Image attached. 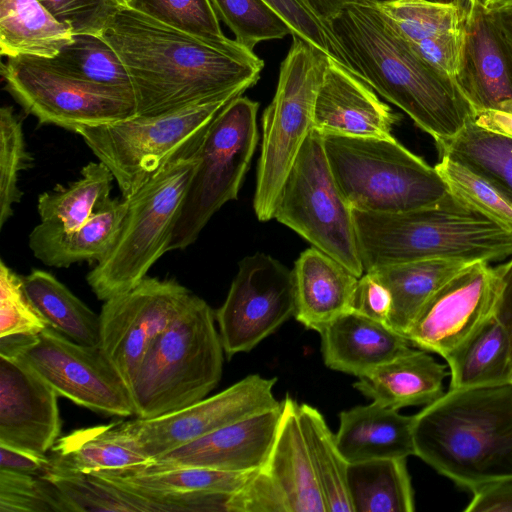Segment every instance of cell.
I'll return each instance as SVG.
<instances>
[{
  "mask_svg": "<svg viewBox=\"0 0 512 512\" xmlns=\"http://www.w3.org/2000/svg\"><path fill=\"white\" fill-rule=\"evenodd\" d=\"M197 153L171 163L127 199L128 208L113 246L86 277L99 300L134 287L167 252L198 162Z\"/></svg>",
  "mask_w": 512,
  "mask_h": 512,
  "instance_id": "cell-8",
  "label": "cell"
},
{
  "mask_svg": "<svg viewBox=\"0 0 512 512\" xmlns=\"http://www.w3.org/2000/svg\"><path fill=\"white\" fill-rule=\"evenodd\" d=\"M467 39L468 24L457 32L407 44L433 69L444 76L462 82L467 64Z\"/></svg>",
  "mask_w": 512,
  "mask_h": 512,
  "instance_id": "cell-49",
  "label": "cell"
},
{
  "mask_svg": "<svg viewBox=\"0 0 512 512\" xmlns=\"http://www.w3.org/2000/svg\"><path fill=\"white\" fill-rule=\"evenodd\" d=\"M353 211L364 273L424 259L490 263L512 256V232L451 193L408 212Z\"/></svg>",
  "mask_w": 512,
  "mask_h": 512,
  "instance_id": "cell-4",
  "label": "cell"
},
{
  "mask_svg": "<svg viewBox=\"0 0 512 512\" xmlns=\"http://www.w3.org/2000/svg\"><path fill=\"white\" fill-rule=\"evenodd\" d=\"M446 366L411 347L358 378L354 387L373 402L399 410L428 405L444 394Z\"/></svg>",
  "mask_w": 512,
  "mask_h": 512,
  "instance_id": "cell-27",
  "label": "cell"
},
{
  "mask_svg": "<svg viewBox=\"0 0 512 512\" xmlns=\"http://www.w3.org/2000/svg\"><path fill=\"white\" fill-rule=\"evenodd\" d=\"M354 512H413L414 493L406 458L374 459L348 466Z\"/></svg>",
  "mask_w": 512,
  "mask_h": 512,
  "instance_id": "cell-34",
  "label": "cell"
},
{
  "mask_svg": "<svg viewBox=\"0 0 512 512\" xmlns=\"http://www.w3.org/2000/svg\"><path fill=\"white\" fill-rule=\"evenodd\" d=\"M295 34L353 71L323 16L309 0H265Z\"/></svg>",
  "mask_w": 512,
  "mask_h": 512,
  "instance_id": "cell-47",
  "label": "cell"
},
{
  "mask_svg": "<svg viewBox=\"0 0 512 512\" xmlns=\"http://www.w3.org/2000/svg\"><path fill=\"white\" fill-rule=\"evenodd\" d=\"M298 412L327 512H354L348 488L349 463L338 448L335 434L315 407L299 404Z\"/></svg>",
  "mask_w": 512,
  "mask_h": 512,
  "instance_id": "cell-36",
  "label": "cell"
},
{
  "mask_svg": "<svg viewBox=\"0 0 512 512\" xmlns=\"http://www.w3.org/2000/svg\"><path fill=\"white\" fill-rule=\"evenodd\" d=\"M435 145L439 157L447 156L481 175L512 203V139L471 120L456 136Z\"/></svg>",
  "mask_w": 512,
  "mask_h": 512,
  "instance_id": "cell-35",
  "label": "cell"
},
{
  "mask_svg": "<svg viewBox=\"0 0 512 512\" xmlns=\"http://www.w3.org/2000/svg\"><path fill=\"white\" fill-rule=\"evenodd\" d=\"M119 422L74 430L52 447V460L83 473L122 470L151 462Z\"/></svg>",
  "mask_w": 512,
  "mask_h": 512,
  "instance_id": "cell-30",
  "label": "cell"
},
{
  "mask_svg": "<svg viewBox=\"0 0 512 512\" xmlns=\"http://www.w3.org/2000/svg\"><path fill=\"white\" fill-rule=\"evenodd\" d=\"M58 396L26 362L0 354V444L45 455L61 432Z\"/></svg>",
  "mask_w": 512,
  "mask_h": 512,
  "instance_id": "cell-19",
  "label": "cell"
},
{
  "mask_svg": "<svg viewBox=\"0 0 512 512\" xmlns=\"http://www.w3.org/2000/svg\"><path fill=\"white\" fill-rule=\"evenodd\" d=\"M101 37L127 69L138 116L241 96L264 67L259 57L236 56L132 8L120 9Z\"/></svg>",
  "mask_w": 512,
  "mask_h": 512,
  "instance_id": "cell-1",
  "label": "cell"
},
{
  "mask_svg": "<svg viewBox=\"0 0 512 512\" xmlns=\"http://www.w3.org/2000/svg\"><path fill=\"white\" fill-rule=\"evenodd\" d=\"M42 476L57 487L70 512L151 511L144 500L128 491L95 474L68 469L51 457Z\"/></svg>",
  "mask_w": 512,
  "mask_h": 512,
  "instance_id": "cell-39",
  "label": "cell"
},
{
  "mask_svg": "<svg viewBox=\"0 0 512 512\" xmlns=\"http://www.w3.org/2000/svg\"><path fill=\"white\" fill-rule=\"evenodd\" d=\"M25 291L47 324L87 346H100V315L50 272L34 269L22 276Z\"/></svg>",
  "mask_w": 512,
  "mask_h": 512,
  "instance_id": "cell-33",
  "label": "cell"
},
{
  "mask_svg": "<svg viewBox=\"0 0 512 512\" xmlns=\"http://www.w3.org/2000/svg\"><path fill=\"white\" fill-rule=\"evenodd\" d=\"M215 320L208 303L191 294L152 343L129 387L136 418L183 409L218 385L225 352Z\"/></svg>",
  "mask_w": 512,
  "mask_h": 512,
  "instance_id": "cell-5",
  "label": "cell"
},
{
  "mask_svg": "<svg viewBox=\"0 0 512 512\" xmlns=\"http://www.w3.org/2000/svg\"><path fill=\"white\" fill-rule=\"evenodd\" d=\"M0 354L33 368L60 396L113 416H135L130 389L101 346L74 342L48 326L37 334L0 337Z\"/></svg>",
  "mask_w": 512,
  "mask_h": 512,
  "instance_id": "cell-12",
  "label": "cell"
},
{
  "mask_svg": "<svg viewBox=\"0 0 512 512\" xmlns=\"http://www.w3.org/2000/svg\"><path fill=\"white\" fill-rule=\"evenodd\" d=\"M356 276L364 274L354 211L331 173L323 134L309 132L279 194L274 216Z\"/></svg>",
  "mask_w": 512,
  "mask_h": 512,
  "instance_id": "cell-11",
  "label": "cell"
},
{
  "mask_svg": "<svg viewBox=\"0 0 512 512\" xmlns=\"http://www.w3.org/2000/svg\"><path fill=\"white\" fill-rule=\"evenodd\" d=\"M335 182L353 210L408 212L440 202L450 192L435 167L392 137L323 134Z\"/></svg>",
  "mask_w": 512,
  "mask_h": 512,
  "instance_id": "cell-6",
  "label": "cell"
},
{
  "mask_svg": "<svg viewBox=\"0 0 512 512\" xmlns=\"http://www.w3.org/2000/svg\"><path fill=\"white\" fill-rule=\"evenodd\" d=\"M353 310L389 326L392 312L391 293L372 273L365 272L358 280Z\"/></svg>",
  "mask_w": 512,
  "mask_h": 512,
  "instance_id": "cell-50",
  "label": "cell"
},
{
  "mask_svg": "<svg viewBox=\"0 0 512 512\" xmlns=\"http://www.w3.org/2000/svg\"><path fill=\"white\" fill-rule=\"evenodd\" d=\"M377 3L408 44L467 27L469 10L457 1L378 0Z\"/></svg>",
  "mask_w": 512,
  "mask_h": 512,
  "instance_id": "cell-41",
  "label": "cell"
},
{
  "mask_svg": "<svg viewBox=\"0 0 512 512\" xmlns=\"http://www.w3.org/2000/svg\"><path fill=\"white\" fill-rule=\"evenodd\" d=\"M510 383H512V373H511Z\"/></svg>",
  "mask_w": 512,
  "mask_h": 512,
  "instance_id": "cell-60",
  "label": "cell"
},
{
  "mask_svg": "<svg viewBox=\"0 0 512 512\" xmlns=\"http://www.w3.org/2000/svg\"><path fill=\"white\" fill-rule=\"evenodd\" d=\"M277 378L248 375L223 391L183 409L150 419L119 422L151 462L217 429L278 407Z\"/></svg>",
  "mask_w": 512,
  "mask_h": 512,
  "instance_id": "cell-16",
  "label": "cell"
},
{
  "mask_svg": "<svg viewBox=\"0 0 512 512\" xmlns=\"http://www.w3.org/2000/svg\"><path fill=\"white\" fill-rule=\"evenodd\" d=\"M312 5L318 10L323 16L337 10L340 6L345 3L352 2L355 0H309Z\"/></svg>",
  "mask_w": 512,
  "mask_h": 512,
  "instance_id": "cell-57",
  "label": "cell"
},
{
  "mask_svg": "<svg viewBox=\"0 0 512 512\" xmlns=\"http://www.w3.org/2000/svg\"><path fill=\"white\" fill-rule=\"evenodd\" d=\"M241 46L254 51L264 41L292 35L287 22L265 0H210Z\"/></svg>",
  "mask_w": 512,
  "mask_h": 512,
  "instance_id": "cell-42",
  "label": "cell"
},
{
  "mask_svg": "<svg viewBox=\"0 0 512 512\" xmlns=\"http://www.w3.org/2000/svg\"><path fill=\"white\" fill-rule=\"evenodd\" d=\"M320 335L325 365L358 378L412 347L389 326L354 310L337 317Z\"/></svg>",
  "mask_w": 512,
  "mask_h": 512,
  "instance_id": "cell-24",
  "label": "cell"
},
{
  "mask_svg": "<svg viewBox=\"0 0 512 512\" xmlns=\"http://www.w3.org/2000/svg\"><path fill=\"white\" fill-rule=\"evenodd\" d=\"M0 512H70V509L46 477L0 469Z\"/></svg>",
  "mask_w": 512,
  "mask_h": 512,
  "instance_id": "cell-45",
  "label": "cell"
},
{
  "mask_svg": "<svg viewBox=\"0 0 512 512\" xmlns=\"http://www.w3.org/2000/svg\"><path fill=\"white\" fill-rule=\"evenodd\" d=\"M412 432L414 455L462 488L512 476V383L449 388Z\"/></svg>",
  "mask_w": 512,
  "mask_h": 512,
  "instance_id": "cell-3",
  "label": "cell"
},
{
  "mask_svg": "<svg viewBox=\"0 0 512 512\" xmlns=\"http://www.w3.org/2000/svg\"><path fill=\"white\" fill-rule=\"evenodd\" d=\"M236 97L83 127L77 134L111 171L122 199H128L168 165L194 155L211 121Z\"/></svg>",
  "mask_w": 512,
  "mask_h": 512,
  "instance_id": "cell-7",
  "label": "cell"
},
{
  "mask_svg": "<svg viewBox=\"0 0 512 512\" xmlns=\"http://www.w3.org/2000/svg\"><path fill=\"white\" fill-rule=\"evenodd\" d=\"M471 492L465 512H512V476L484 483Z\"/></svg>",
  "mask_w": 512,
  "mask_h": 512,
  "instance_id": "cell-51",
  "label": "cell"
},
{
  "mask_svg": "<svg viewBox=\"0 0 512 512\" xmlns=\"http://www.w3.org/2000/svg\"><path fill=\"white\" fill-rule=\"evenodd\" d=\"M413 416L376 402L344 410L335 434L346 461L364 462L414 455Z\"/></svg>",
  "mask_w": 512,
  "mask_h": 512,
  "instance_id": "cell-26",
  "label": "cell"
},
{
  "mask_svg": "<svg viewBox=\"0 0 512 512\" xmlns=\"http://www.w3.org/2000/svg\"><path fill=\"white\" fill-rule=\"evenodd\" d=\"M45 60L57 71L76 79L132 90L129 74L121 58L101 36L74 35L73 41L54 58Z\"/></svg>",
  "mask_w": 512,
  "mask_h": 512,
  "instance_id": "cell-40",
  "label": "cell"
},
{
  "mask_svg": "<svg viewBox=\"0 0 512 512\" xmlns=\"http://www.w3.org/2000/svg\"><path fill=\"white\" fill-rule=\"evenodd\" d=\"M113 181L111 171L103 163L89 162L76 181L39 195L37 211L41 221L66 230L83 225L110 197Z\"/></svg>",
  "mask_w": 512,
  "mask_h": 512,
  "instance_id": "cell-37",
  "label": "cell"
},
{
  "mask_svg": "<svg viewBox=\"0 0 512 512\" xmlns=\"http://www.w3.org/2000/svg\"><path fill=\"white\" fill-rule=\"evenodd\" d=\"M276 91L262 117L263 137L253 208L260 221L273 219L282 186L309 132L328 56L293 34Z\"/></svg>",
  "mask_w": 512,
  "mask_h": 512,
  "instance_id": "cell-9",
  "label": "cell"
},
{
  "mask_svg": "<svg viewBox=\"0 0 512 512\" xmlns=\"http://www.w3.org/2000/svg\"><path fill=\"white\" fill-rule=\"evenodd\" d=\"M468 264L452 259H424L368 271L391 293L390 328L404 336L427 300Z\"/></svg>",
  "mask_w": 512,
  "mask_h": 512,
  "instance_id": "cell-31",
  "label": "cell"
},
{
  "mask_svg": "<svg viewBox=\"0 0 512 512\" xmlns=\"http://www.w3.org/2000/svg\"><path fill=\"white\" fill-rule=\"evenodd\" d=\"M472 121L487 131L512 139V112L480 109L474 111Z\"/></svg>",
  "mask_w": 512,
  "mask_h": 512,
  "instance_id": "cell-54",
  "label": "cell"
},
{
  "mask_svg": "<svg viewBox=\"0 0 512 512\" xmlns=\"http://www.w3.org/2000/svg\"><path fill=\"white\" fill-rule=\"evenodd\" d=\"M1 76L6 91L41 125L77 133L136 115L132 90L76 79L42 58H7Z\"/></svg>",
  "mask_w": 512,
  "mask_h": 512,
  "instance_id": "cell-13",
  "label": "cell"
},
{
  "mask_svg": "<svg viewBox=\"0 0 512 512\" xmlns=\"http://www.w3.org/2000/svg\"><path fill=\"white\" fill-rule=\"evenodd\" d=\"M49 325L30 301L22 276L0 261V337L37 334Z\"/></svg>",
  "mask_w": 512,
  "mask_h": 512,
  "instance_id": "cell-46",
  "label": "cell"
},
{
  "mask_svg": "<svg viewBox=\"0 0 512 512\" xmlns=\"http://www.w3.org/2000/svg\"><path fill=\"white\" fill-rule=\"evenodd\" d=\"M399 117L375 90L347 67L328 57L313 113V128L322 134L392 137Z\"/></svg>",
  "mask_w": 512,
  "mask_h": 512,
  "instance_id": "cell-21",
  "label": "cell"
},
{
  "mask_svg": "<svg viewBox=\"0 0 512 512\" xmlns=\"http://www.w3.org/2000/svg\"><path fill=\"white\" fill-rule=\"evenodd\" d=\"M467 3L468 9H474L479 5L480 0H464Z\"/></svg>",
  "mask_w": 512,
  "mask_h": 512,
  "instance_id": "cell-59",
  "label": "cell"
},
{
  "mask_svg": "<svg viewBox=\"0 0 512 512\" xmlns=\"http://www.w3.org/2000/svg\"><path fill=\"white\" fill-rule=\"evenodd\" d=\"M130 8L236 56L258 57L225 36L210 0H132Z\"/></svg>",
  "mask_w": 512,
  "mask_h": 512,
  "instance_id": "cell-38",
  "label": "cell"
},
{
  "mask_svg": "<svg viewBox=\"0 0 512 512\" xmlns=\"http://www.w3.org/2000/svg\"><path fill=\"white\" fill-rule=\"evenodd\" d=\"M468 10L467 64L462 86L474 111L512 112V76L504 53L480 6Z\"/></svg>",
  "mask_w": 512,
  "mask_h": 512,
  "instance_id": "cell-28",
  "label": "cell"
},
{
  "mask_svg": "<svg viewBox=\"0 0 512 512\" xmlns=\"http://www.w3.org/2000/svg\"><path fill=\"white\" fill-rule=\"evenodd\" d=\"M259 103L230 101L211 121L176 219L167 252L193 244L210 218L238 197L258 142Z\"/></svg>",
  "mask_w": 512,
  "mask_h": 512,
  "instance_id": "cell-10",
  "label": "cell"
},
{
  "mask_svg": "<svg viewBox=\"0 0 512 512\" xmlns=\"http://www.w3.org/2000/svg\"><path fill=\"white\" fill-rule=\"evenodd\" d=\"M512 76V13L487 15Z\"/></svg>",
  "mask_w": 512,
  "mask_h": 512,
  "instance_id": "cell-55",
  "label": "cell"
},
{
  "mask_svg": "<svg viewBox=\"0 0 512 512\" xmlns=\"http://www.w3.org/2000/svg\"><path fill=\"white\" fill-rule=\"evenodd\" d=\"M299 404L289 395L269 454L259 468L284 498L289 512H327L300 425Z\"/></svg>",
  "mask_w": 512,
  "mask_h": 512,
  "instance_id": "cell-22",
  "label": "cell"
},
{
  "mask_svg": "<svg viewBox=\"0 0 512 512\" xmlns=\"http://www.w3.org/2000/svg\"><path fill=\"white\" fill-rule=\"evenodd\" d=\"M434 167L452 195L512 232V203L489 181L447 156Z\"/></svg>",
  "mask_w": 512,
  "mask_h": 512,
  "instance_id": "cell-43",
  "label": "cell"
},
{
  "mask_svg": "<svg viewBox=\"0 0 512 512\" xmlns=\"http://www.w3.org/2000/svg\"><path fill=\"white\" fill-rule=\"evenodd\" d=\"M50 463L47 455L0 444V469L43 475Z\"/></svg>",
  "mask_w": 512,
  "mask_h": 512,
  "instance_id": "cell-52",
  "label": "cell"
},
{
  "mask_svg": "<svg viewBox=\"0 0 512 512\" xmlns=\"http://www.w3.org/2000/svg\"><path fill=\"white\" fill-rule=\"evenodd\" d=\"M73 37L39 0H0L1 56L51 59Z\"/></svg>",
  "mask_w": 512,
  "mask_h": 512,
  "instance_id": "cell-29",
  "label": "cell"
},
{
  "mask_svg": "<svg viewBox=\"0 0 512 512\" xmlns=\"http://www.w3.org/2000/svg\"><path fill=\"white\" fill-rule=\"evenodd\" d=\"M497 294L494 267L470 263L427 300L404 337L412 347L445 358L495 315Z\"/></svg>",
  "mask_w": 512,
  "mask_h": 512,
  "instance_id": "cell-17",
  "label": "cell"
},
{
  "mask_svg": "<svg viewBox=\"0 0 512 512\" xmlns=\"http://www.w3.org/2000/svg\"><path fill=\"white\" fill-rule=\"evenodd\" d=\"M294 310L293 270L265 253L243 258L215 313L226 356L253 349L294 315Z\"/></svg>",
  "mask_w": 512,
  "mask_h": 512,
  "instance_id": "cell-14",
  "label": "cell"
},
{
  "mask_svg": "<svg viewBox=\"0 0 512 512\" xmlns=\"http://www.w3.org/2000/svg\"><path fill=\"white\" fill-rule=\"evenodd\" d=\"M497 277L495 317L505 326L512 338V257L494 267Z\"/></svg>",
  "mask_w": 512,
  "mask_h": 512,
  "instance_id": "cell-53",
  "label": "cell"
},
{
  "mask_svg": "<svg viewBox=\"0 0 512 512\" xmlns=\"http://www.w3.org/2000/svg\"><path fill=\"white\" fill-rule=\"evenodd\" d=\"M32 165L27 151L22 122L11 106L0 109V228L13 214L23 192L18 186L19 173Z\"/></svg>",
  "mask_w": 512,
  "mask_h": 512,
  "instance_id": "cell-44",
  "label": "cell"
},
{
  "mask_svg": "<svg viewBox=\"0 0 512 512\" xmlns=\"http://www.w3.org/2000/svg\"><path fill=\"white\" fill-rule=\"evenodd\" d=\"M282 414L278 407L217 429L142 465L150 469L203 467L252 472L265 462Z\"/></svg>",
  "mask_w": 512,
  "mask_h": 512,
  "instance_id": "cell-20",
  "label": "cell"
},
{
  "mask_svg": "<svg viewBox=\"0 0 512 512\" xmlns=\"http://www.w3.org/2000/svg\"><path fill=\"white\" fill-rule=\"evenodd\" d=\"M252 472H228L203 467L150 469L139 465L92 474L144 500L152 512H226L229 496L243 486Z\"/></svg>",
  "mask_w": 512,
  "mask_h": 512,
  "instance_id": "cell-18",
  "label": "cell"
},
{
  "mask_svg": "<svg viewBox=\"0 0 512 512\" xmlns=\"http://www.w3.org/2000/svg\"><path fill=\"white\" fill-rule=\"evenodd\" d=\"M444 359L449 367V388L510 383L512 338L494 315L463 346Z\"/></svg>",
  "mask_w": 512,
  "mask_h": 512,
  "instance_id": "cell-32",
  "label": "cell"
},
{
  "mask_svg": "<svg viewBox=\"0 0 512 512\" xmlns=\"http://www.w3.org/2000/svg\"><path fill=\"white\" fill-rule=\"evenodd\" d=\"M479 6L486 15L512 13V0H480Z\"/></svg>",
  "mask_w": 512,
  "mask_h": 512,
  "instance_id": "cell-56",
  "label": "cell"
},
{
  "mask_svg": "<svg viewBox=\"0 0 512 512\" xmlns=\"http://www.w3.org/2000/svg\"><path fill=\"white\" fill-rule=\"evenodd\" d=\"M73 35L101 36L120 8L111 0H39Z\"/></svg>",
  "mask_w": 512,
  "mask_h": 512,
  "instance_id": "cell-48",
  "label": "cell"
},
{
  "mask_svg": "<svg viewBox=\"0 0 512 512\" xmlns=\"http://www.w3.org/2000/svg\"><path fill=\"white\" fill-rule=\"evenodd\" d=\"M113 3H115L120 9H127L130 8V5L132 3V0H111Z\"/></svg>",
  "mask_w": 512,
  "mask_h": 512,
  "instance_id": "cell-58",
  "label": "cell"
},
{
  "mask_svg": "<svg viewBox=\"0 0 512 512\" xmlns=\"http://www.w3.org/2000/svg\"><path fill=\"white\" fill-rule=\"evenodd\" d=\"M128 208L127 199L104 201L83 225L66 230L40 221L29 234V248L44 265L67 268L101 261L113 246Z\"/></svg>",
  "mask_w": 512,
  "mask_h": 512,
  "instance_id": "cell-25",
  "label": "cell"
},
{
  "mask_svg": "<svg viewBox=\"0 0 512 512\" xmlns=\"http://www.w3.org/2000/svg\"><path fill=\"white\" fill-rule=\"evenodd\" d=\"M293 276V316L306 329L320 334L337 317L353 310L359 277L321 250L311 247L303 251Z\"/></svg>",
  "mask_w": 512,
  "mask_h": 512,
  "instance_id": "cell-23",
  "label": "cell"
},
{
  "mask_svg": "<svg viewBox=\"0 0 512 512\" xmlns=\"http://www.w3.org/2000/svg\"><path fill=\"white\" fill-rule=\"evenodd\" d=\"M377 1L355 0L324 16L348 63L435 143L456 136L474 114L461 82L424 62Z\"/></svg>",
  "mask_w": 512,
  "mask_h": 512,
  "instance_id": "cell-2",
  "label": "cell"
},
{
  "mask_svg": "<svg viewBox=\"0 0 512 512\" xmlns=\"http://www.w3.org/2000/svg\"><path fill=\"white\" fill-rule=\"evenodd\" d=\"M192 293L174 279L144 277L102 305L100 346L130 387L148 349Z\"/></svg>",
  "mask_w": 512,
  "mask_h": 512,
  "instance_id": "cell-15",
  "label": "cell"
}]
</instances>
